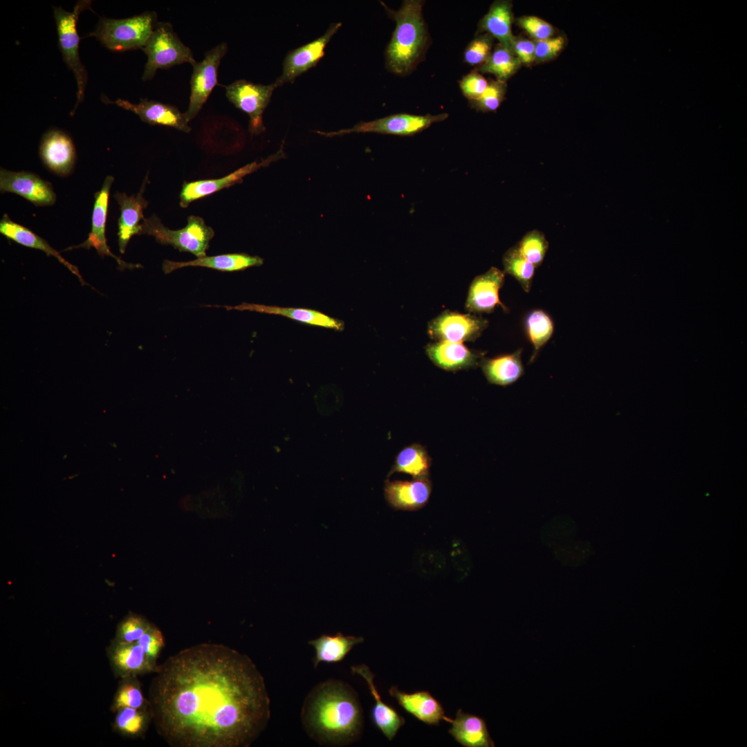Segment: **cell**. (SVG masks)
<instances>
[{"instance_id": "obj_28", "label": "cell", "mask_w": 747, "mask_h": 747, "mask_svg": "<svg viewBox=\"0 0 747 747\" xmlns=\"http://www.w3.org/2000/svg\"><path fill=\"white\" fill-rule=\"evenodd\" d=\"M522 349L494 358H482L479 362L482 371L488 382L507 386L516 382L524 374L522 362Z\"/></svg>"}, {"instance_id": "obj_1", "label": "cell", "mask_w": 747, "mask_h": 747, "mask_svg": "<svg viewBox=\"0 0 747 747\" xmlns=\"http://www.w3.org/2000/svg\"><path fill=\"white\" fill-rule=\"evenodd\" d=\"M150 715L175 747H248L266 728L264 679L246 654L221 644L183 649L158 666Z\"/></svg>"}, {"instance_id": "obj_13", "label": "cell", "mask_w": 747, "mask_h": 747, "mask_svg": "<svg viewBox=\"0 0 747 747\" xmlns=\"http://www.w3.org/2000/svg\"><path fill=\"white\" fill-rule=\"evenodd\" d=\"M341 26V23L332 24L322 36L289 52L283 62L282 73L275 82L277 86L294 82L315 66L324 57L328 43Z\"/></svg>"}, {"instance_id": "obj_17", "label": "cell", "mask_w": 747, "mask_h": 747, "mask_svg": "<svg viewBox=\"0 0 747 747\" xmlns=\"http://www.w3.org/2000/svg\"><path fill=\"white\" fill-rule=\"evenodd\" d=\"M432 492L429 477L412 480L385 481L384 495L387 504L395 510H416L425 506Z\"/></svg>"}, {"instance_id": "obj_21", "label": "cell", "mask_w": 747, "mask_h": 747, "mask_svg": "<svg viewBox=\"0 0 747 747\" xmlns=\"http://www.w3.org/2000/svg\"><path fill=\"white\" fill-rule=\"evenodd\" d=\"M148 182L146 176L139 192L136 195L128 196L125 193L117 192L115 194L120 209L118 219V245L121 253L126 250L131 238L135 234H140L141 220H144L143 210L148 205V202L143 198V192Z\"/></svg>"}, {"instance_id": "obj_20", "label": "cell", "mask_w": 747, "mask_h": 747, "mask_svg": "<svg viewBox=\"0 0 747 747\" xmlns=\"http://www.w3.org/2000/svg\"><path fill=\"white\" fill-rule=\"evenodd\" d=\"M39 154L46 167L58 175L66 176L73 168L75 147L71 138L62 131L50 130L44 135Z\"/></svg>"}, {"instance_id": "obj_26", "label": "cell", "mask_w": 747, "mask_h": 747, "mask_svg": "<svg viewBox=\"0 0 747 747\" xmlns=\"http://www.w3.org/2000/svg\"><path fill=\"white\" fill-rule=\"evenodd\" d=\"M262 258L246 253L225 254L211 257H202L189 261H174L165 259L163 264V270L165 274L187 266H201L223 272L243 270L246 268L261 266Z\"/></svg>"}, {"instance_id": "obj_29", "label": "cell", "mask_w": 747, "mask_h": 747, "mask_svg": "<svg viewBox=\"0 0 747 747\" xmlns=\"http://www.w3.org/2000/svg\"><path fill=\"white\" fill-rule=\"evenodd\" d=\"M513 12L508 1L494 2L479 23V28L497 38L501 46L513 53L515 37L512 33Z\"/></svg>"}, {"instance_id": "obj_9", "label": "cell", "mask_w": 747, "mask_h": 747, "mask_svg": "<svg viewBox=\"0 0 747 747\" xmlns=\"http://www.w3.org/2000/svg\"><path fill=\"white\" fill-rule=\"evenodd\" d=\"M223 87L228 100L248 115L250 134L254 136L263 133L266 130L263 113L274 90L277 87L275 83L264 85L238 80Z\"/></svg>"}, {"instance_id": "obj_31", "label": "cell", "mask_w": 747, "mask_h": 747, "mask_svg": "<svg viewBox=\"0 0 747 747\" xmlns=\"http://www.w3.org/2000/svg\"><path fill=\"white\" fill-rule=\"evenodd\" d=\"M0 232L8 239L21 245L41 250L48 256H53L75 274L84 284V280L76 266L65 260L59 252L51 247L46 241L26 227L12 221L6 214L0 221Z\"/></svg>"}, {"instance_id": "obj_3", "label": "cell", "mask_w": 747, "mask_h": 747, "mask_svg": "<svg viewBox=\"0 0 747 747\" xmlns=\"http://www.w3.org/2000/svg\"><path fill=\"white\" fill-rule=\"evenodd\" d=\"M423 1L407 0L398 10H386L396 21V28L385 51L386 66L390 71L405 75L421 61L428 42L423 17Z\"/></svg>"}, {"instance_id": "obj_11", "label": "cell", "mask_w": 747, "mask_h": 747, "mask_svg": "<svg viewBox=\"0 0 747 747\" xmlns=\"http://www.w3.org/2000/svg\"><path fill=\"white\" fill-rule=\"evenodd\" d=\"M488 325L480 316L445 311L430 322L427 331L434 340L462 343L476 340Z\"/></svg>"}, {"instance_id": "obj_8", "label": "cell", "mask_w": 747, "mask_h": 747, "mask_svg": "<svg viewBox=\"0 0 747 747\" xmlns=\"http://www.w3.org/2000/svg\"><path fill=\"white\" fill-rule=\"evenodd\" d=\"M446 113L438 115H414L397 113L369 122H361L351 128L333 131H315L326 137L340 136L352 133H376L400 136H414L427 129L432 124L445 120Z\"/></svg>"}, {"instance_id": "obj_23", "label": "cell", "mask_w": 747, "mask_h": 747, "mask_svg": "<svg viewBox=\"0 0 747 747\" xmlns=\"http://www.w3.org/2000/svg\"><path fill=\"white\" fill-rule=\"evenodd\" d=\"M353 674L362 676L368 685L375 704L371 710V719L375 726L389 739L392 740L405 724V719L391 706L383 702L374 683V674L366 665L351 667Z\"/></svg>"}, {"instance_id": "obj_15", "label": "cell", "mask_w": 747, "mask_h": 747, "mask_svg": "<svg viewBox=\"0 0 747 747\" xmlns=\"http://www.w3.org/2000/svg\"><path fill=\"white\" fill-rule=\"evenodd\" d=\"M0 190L12 192L36 205H53L56 199L51 184L27 172L0 170Z\"/></svg>"}, {"instance_id": "obj_19", "label": "cell", "mask_w": 747, "mask_h": 747, "mask_svg": "<svg viewBox=\"0 0 747 747\" xmlns=\"http://www.w3.org/2000/svg\"><path fill=\"white\" fill-rule=\"evenodd\" d=\"M109 658L114 672L122 679L156 672L158 666L136 643L113 640L109 649Z\"/></svg>"}, {"instance_id": "obj_16", "label": "cell", "mask_w": 747, "mask_h": 747, "mask_svg": "<svg viewBox=\"0 0 747 747\" xmlns=\"http://www.w3.org/2000/svg\"><path fill=\"white\" fill-rule=\"evenodd\" d=\"M505 274L495 267L477 276L472 282L465 302V308L470 313H491L500 306L504 311L508 308L500 301L499 292L504 282Z\"/></svg>"}, {"instance_id": "obj_45", "label": "cell", "mask_w": 747, "mask_h": 747, "mask_svg": "<svg viewBox=\"0 0 747 747\" xmlns=\"http://www.w3.org/2000/svg\"><path fill=\"white\" fill-rule=\"evenodd\" d=\"M459 85L463 94L473 101L481 95L488 83L481 75L472 72L463 77Z\"/></svg>"}, {"instance_id": "obj_44", "label": "cell", "mask_w": 747, "mask_h": 747, "mask_svg": "<svg viewBox=\"0 0 747 747\" xmlns=\"http://www.w3.org/2000/svg\"><path fill=\"white\" fill-rule=\"evenodd\" d=\"M564 42L562 36L535 41V60L544 62L554 58L564 48Z\"/></svg>"}, {"instance_id": "obj_2", "label": "cell", "mask_w": 747, "mask_h": 747, "mask_svg": "<svg viewBox=\"0 0 747 747\" xmlns=\"http://www.w3.org/2000/svg\"><path fill=\"white\" fill-rule=\"evenodd\" d=\"M302 720L308 735L320 744L353 743L359 738L363 724L358 694L344 681H325L306 697Z\"/></svg>"}, {"instance_id": "obj_10", "label": "cell", "mask_w": 747, "mask_h": 747, "mask_svg": "<svg viewBox=\"0 0 747 747\" xmlns=\"http://www.w3.org/2000/svg\"><path fill=\"white\" fill-rule=\"evenodd\" d=\"M228 46L222 42L205 53L204 59L192 66L190 102L185 112L188 122L199 113L217 82L218 68Z\"/></svg>"}, {"instance_id": "obj_27", "label": "cell", "mask_w": 747, "mask_h": 747, "mask_svg": "<svg viewBox=\"0 0 747 747\" xmlns=\"http://www.w3.org/2000/svg\"><path fill=\"white\" fill-rule=\"evenodd\" d=\"M223 307L227 310L250 311L282 315L311 325L338 331L343 330L344 326V322L340 320L308 308L279 307L249 303H242L235 306H223Z\"/></svg>"}, {"instance_id": "obj_6", "label": "cell", "mask_w": 747, "mask_h": 747, "mask_svg": "<svg viewBox=\"0 0 747 747\" xmlns=\"http://www.w3.org/2000/svg\"><path fill=\"white\" fill-rule=\"evenodd\" d=\"M141 49L147 56L143 81L151 80L158 69H168L184 63L193 65L196 62L192 51L179 39L169 22H157Z\"/></svg>"}, {"instance_id": "obj_43", "label": "cell", "mask_w": 747, "mask_h": 747, "mask_svg": "<svg viewBox=\"0 0 747 747\" xmlns=\"http://www.w3.org/2000/svg\"><path fill=\"white\" fill-rule=\"evenodd\" d=\"M519 25L536 41L551 37L554 28L548 22L535 16H525L518 19Z\"/></svg>"}, {"instance_id": "obj_4", "label": "cell", "mask_w": 747, "mask_h": 747, "mask_svg": "<svg viewBox=\"0 0 747 747\" xmlns=\"http://www.w3.org/2000/svg\"><path fill=\"white\" fill-rule=\"evenodd\" d=\"M140 234L154 237L163 245H171L180 252H187L197 258L206 256L210 240L214 236L213 229L200 216L191 215L187 225L179 230L166 228L160 219L153 214L141 223Z\"/></svg>"}, {"instance_id": "obj_35", "label": "cell", "mask_w": 747, "mask_h": 747, "mask_svg": "<svg viewBox=\"0 0 747 747\" xmlns=\"http://www.w3.org/2000/svg\"><path fill=\"white\" fill-rule=\"evenodd\" d=\"M503 266L504 273L513 276L524 290L528 293L532 286L535 267L524 258L515 246L510 248L504 255Z\"/></svg>"}, {"instance_id": "obj_46", "label": "cell", "mask_w": 747, "mask_h": 747, "mask_svg": "<svg viewBox=\"0 0 747 747\" xmlns=\"http://www.w3.org/2000/svg\"><path fill=\"white\" fill-rule=\"evenodd\" d=\"M535 42L524 38H515L513 53L519 62L528 64L535 60Z\"/></svg>"}, {"instance_id": "obj_7", "label": "cell", "mask_w": 747, "mask_h": 747, "mask_svg": "<svg viewBox=\"0 0 747 747\" xmlns=\"http://www.w3.org/2000/svg\"><path fill=\"white\" fill-rule=\"evenodd\" d=\"M90 5V1L84 0L78 1L72 12H67L60 7H54L53 9L59 46L65 63L73 72L77 82V102L74 111L84 99V93L87 83V73L79 56L80 37L76 24L79 15L84 10L89 8Z\"/></svg>"}, {"instance_id": "obj_38", "label": "cell", "mask_w": 747, "mask_h": 747, "mask_svg": "<svg viewBox=\"0 0 747 747\" xmlns=\"http://www.w3.org/2000/svg\"><path fill=\"white\" fill-rule=\"evenodd\" d=\"M147 711L129 707L120 708L116 711L114 727L123 735H138L142 733L146 728L148 718Z\"/></svg>"}, {"instance_id": "obj_40", "label": "cell", "mask_w": 747, "mask_h": 747, "mask_svg": "<svg viewBox=\"0 0 747 747\" xmlns=\"http://www.w3.org/2000/svg\"><path fill=\"white\" fill-rule=\"evenodd\" d=\"M505 92V82L491 81L481 95L472 101V104L482 111H495L502 102Z\"/></svg>"}, {"instance_id": "obj_32", "label": "cell", "mask_w": 747, "mask_h": 747, "mask_svg": "<svg viewBox=\"0 0 747 747\" xmlns=\"http://www.w3.org/2000/svg\"><path fill=\"white\" fill-rule=\"evenodd\" d=\"M432 459L427 449L418 443L403 448L396 455L387 477L395 472L405 473L413 478L429 477Z\"/></svg>"}, {"instance_id": "obj_12", "label": "cell", "mask_w": 747, "mask_h": 747, "mask_svg": "<svg viewBox=\"0 0 747 747\" xmlns=\"http://www.w3.org/2000/svg\"><path fill=\"white\" fill-rule=\"evenodd\" d=\"M284 157L283 145L275 153L266 158L255 160L248 163L232 173L215 179L199 180L192 182L185 181L182 185L180 193V205L187 208L189 204L196 200L206 197L213 193L223 189L230 187L233 185L241 182L243 177L261 167L268 166L270 163Z\"/></svg>"}, {"instance_id": "obj_14", "label": "cell", "mask_w": 747, "mask_h": 747, "mask_svg": "<svg viewBox=\"0 0 747 747\" xmlns=\"http://www.w3.org/2000/svg\"><path fill=\"white\" fill-rule=\"evenodd\" d=\"M103 100L107 103L115 104L124 109L133 112L142 121L149 124L172 127L185 133L191 130L185 113L180 111L176 107L172 104L149 100L147 98L140 99L138 104L122 99L111 101L106 97H104Z\"/></svg>"}, {"instance_id": "obj_5", "label": "cell", "mask_w": 747, "mask_h": 747, "mask_svg": "<svg viewBox=\"0 0 747 747\" xmlns=\"http://www.w3.org/2000/svg\"><path fill=\"white\" fill-rule=\"evenodd\" d=\"M156 19L154 12L120 19L103 18L89 36L95 37L111 50L141 49L151 34Z\"/></svg>"}, {"instance_id": "obj_30", "label": "cell", "mask_w": 747, "mask_h": 747, "mask_svg": "<svg viewBox=\"0 0 747 747\" xmlns=\"http://www.w3.org/2000/svg\"><path fill=\"white\" fill-rule=\"evenodd\" d=\"M364 641L362 637L344 636L342 633L333 635L322 634L311 640L308 644L313 647L315 656L314 667L320 663H335L342 661L353 647Z\"/></svg>"}, {"instance_id": "obj_22", "label": "cell", "mask_w": 747, "mask_h": 747, "mask_svg": "<svg viewBox=\"0 0 747 747\" xmlns=\"http://www.w3.org/2000/svg\"><path fill=\"white\" fill-rule=\"evenodd\" d=\"M426 353L436 366L451 371L475 368L484 355L468 349L463 343L448 341L428 344Z\"/></svg>"}, {"instance_id": "obj_37", "label": "cell", "mask_w": 747, "mask_h": 747, "mask_svg": "<svg viewBox=\"0 0 747 747\" xmlns=\"http://www.w3.org/2000/svg\"><path fill=\"white\" fill-rule=\"evenodd\" d=\"M134 678L123 679L113 698V712L124 707L147 710V702Z\"/></svg>"}, {"instance_id": "obj_36", "label": "cell", "mask_w": 747, "mask_h": 747, "mask_svg": "<svg viewBox=\"0 0 747 747\" xmlns=\"http://www.w3.org/2000/svg\"><path fill=\"white\" fill-rule=\"evenodd\" d=\"M515 246L524 258L537 268L544 259L548 242L544 233L533 230L527 232Z\"/></svg>"}, {"instance_id": "obj_34", "label": "cell", "mask_w": 747, "mask_h": 747, "mask_svg": "<svg viewBox=\"0 0 747 747\" xmlns=\"http://www.w3.org/2000/svg\"><path fill=\"white\" fill-rule=\"evenodd\" d=\"M520 64L515 54L499 44L479 70L482 73H492L499 81L505 82L517 71Z\"/></svg>"}, {"instance_id": "obj_25", "label": "cell", "mask_w": 747, "mask_h": 747, "mask_svg": "<svg viewBox=\"0 0 747 747\" xmlns=\"http://www.w3.org/2000/svg\"><path fill=\"white\" fill-rule=\"evenodd\" d=\"M445 721L451 724L448 730L452 737L465 747H494L492 740L485 719L478 715L464 712L459 709L455 719L445 717Z\"/></svg>"}, {"instance_id": "obj_42", "label": "cell", "mask_w": 747, "mask_h": 747, "mask_svg": "<svg viewBox=\"0 0 747 747\" xmlns=\"http://www.w3.org/2000/svg\"><path fill=\"white\" fill-rule=\"evenodd\" d=\"M136 643L152 660L156 661V658L165 645V638L161 631L151 623Z\"/></svg>"}, {"instance_id": "obj_24", "label": "cell", "mask_w": 747, "mask_h": 747, "mask_svg": "<svg viewBox=\"0 0 747 747\" xmlns=\"http://www.w3.org/2000/svg\"><path fill=\"white\" fill-rule=\"evenodd\" d=\"M389 693L407 712L426 724L437 726L445 717L441 703L427 691L407 693L391 686Z\"/></svg>"}, {"instance_id": "obj_39", "label": "cell", "mask_w": 747, "mask_h": 747, "mask_svg": "<svg viewBox=\"0 0 747 747\" xmlns=\"http://www.w3.org/2000/svg\"><path fill=\"white\" fill-rule=\"evenodd\" d=\"M151 622L144 617L129 614L119 623L114 640L122 643L136 642L144 634Z\"/></svg>"}, {"instance_id": "obj_41", "label": "cell", "mask_w": 747, "mask_h": 747, "mask_svg": "<svg viewBox=\"0 0 747 747\" xmlns=\"http://www.w3.org/2000/svg\"><path fill=\"white\" fill-rule=\"evenodd\" d=\"M492 44V37L489 34L477 37L465 50V62L470 65L483 64L491 55Z\"/></svg>"}, {"instance_id": "obj_18", "label": "cell", "mask_w": 747, "mask_h": 747, "mask_svg": "<svg viewBox=\"0 0 747 747\" xmlns=\"http://www.w3.org/2000/svg\"><path fill=\"white\" fill-rule=\"evenodd\" d=\"M114 181L111 176L105 178L101 190L95 194V201L92 214L91 230L87 239L75 248H94L99 255H109L114 258L121 268H132L140 265L127 264L114 255L107 244L105 225L109 205L111 186Z\"/></svg>"}, {"instance_id": "obj_33", "label": "cell", "mask_w": 747, "mask_h": 747, "mask_svg": "<svg viewBox=\"0 0 747 747\" xmlns=\"http://www.w3.org/2000/svg\"><path fill=\"white\" fill-rule=\"evenodd\" d=\"M524 329L527 339L533 347V352L530 359L531 363L542 347L551 339L554 332V322L544 311L535 309L526 315Z\"/></svg>"}]
</instances>
